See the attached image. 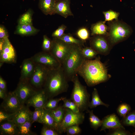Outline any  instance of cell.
<instances>
[{"label": "cell", "mask_w": 135, "mask_h": 135, "mask_svg": "<svg viewBox=\"0 0 135 135\" xmlns=\"http://www.w3.org/2000/svg\"><path fill=\"white\" fill-rule=\"evenodd\" d=\"M77 74L84 79L89 86L105 82L111 77L99 56L94 60H85L78 68Z\"/></svg>", "instance_id": "1"}, {"label": "cell", "mask_w": 135, "mask_h": 135, "mask_svg": "<svg viewBox=\"0 0 135 135\" xmlns=\"http://www.w3.org/2000/svg\"><path fill=\"white\" fill-rule=\"evenodd\" d=\"M68 82L61 66L58 69L48 70L42 88L49 99L67 92Z\"/></svg>", "instance_id": "2"}, {"label": "cell", "mask_w": 135, "mask_h": 135, "mask_svg": "<svg viewBox=\"0 0 135 135\" xmlns=\"http://www.w3.org/2000/svg\"><path fill=\"white\" fill-rule=\"evenodd\" d=\"M82 48L78 45L74 44L69 54L62 64L68 82L72 81L74 76L77 74L78 68L86 59L82 54Z\"/></svg>", "instance_id": "3"}, {"label": "cell", "mask_w": 135, "mask_h": 135, "mask_svg": "<svg viewBox=\"0 0 135 135\" xmlns=\"http://www.w3.org/2000/svg\"><path fill=\"white\" fill-rule=\"evenodd\" d=\"M108 27V32L106 36L112 47L128 39L133 32L129 25L118 20L109 22Z\"/></svg>", "instance_id": "4"}, {"label": "cell", "mask_w": 135, "mask_h": 135, "mask_svg": "<svg viewBox=\"0 0 135 135\" xmlns=\"http://www.w3.org/2000/svg\"><path fill=\"white\" fill-rule=\"evenodd\" d=\"M72 82L73 87L70 99L76 104L80 112L87 111L89 108L90 95L86 87L81 83L77 74L74 76Z\"/></svg>", "instance_id": "5"}, {"label": "cell", "mask_w": 135, "mask_h": 135, "mask_svg": "<svg viewBox=\"0 0 135 135\" xmlns=\"http://www.w3.org/2000/svg\"><path fill=\"white\" fill-rule=\"evenodd\" d=\"M74 45L67 43L59 38H53L50 52L62 64L69 54Z\"/></svg>", "instance_id": "6"}, {"label": "cell", "mask_w": 135, "mask_h": 135, "mask_svg": "<svg viewBox=\"0 0 135 135\" xmlns=\"http://www.w3.org/2000/svg\"><path fill=\"white\" fill-rule=\"evenodd\" d=\"M30 58L36 64L41 65L49 70L58 69L62 66L59 62L50 52H40Z\"/></svg>", "instance_id": "7"}, {"label": "cell", "mask_w": 135, "mask_h": 135, "mask_svg": "<svg viewBox=\"0 0 135 135\" xmlns=\"http://www.w3.org/2000/svg\"><path fill=\"white\" fill-rule=\"evenodd\" d=\"M65 108L64 118L57 130L60 134L65 132L66 129L70 126L82 124L84 119V114L83 112L76 113L69 109Z\"/></svg>", "instance_id": "8"}, {"label": "cell", "mask_w": 135, "mask_h": 135, "mask_svg": "<svg viewBox=\"0 0 135 135\" xmlns=\"http://www.w3.org/2000/svg\"><path fill=\"white\" fill-rule=\"evenodd\" d=\"M36 90L29 80H20L17 87L13 92L21 104L24 105Z\"/></svg>", "instance_id": "9"}, {"label": "cell", "mask_w": 135, "mask_h": 135, "mask_svg": "<svg viewBox=\"0 0 135 135\" xmlns=\"http://www.w3.org/2000/svg\"><path fill=\"white\" fill-rule=\"evenodd\" d=\"M90 46L98 54L104 56L110 53L112 48L106 35L93 36L90 38Z\"/></svg>", "instance_id": "10"}, {"label": "cell", "mask_w": 135, "mask_h": 135, "mask_svg": "<svg viewBox=\"0 0 135 135\" xmlns=\"http://www.w3.org/2000/svg\"><path fill=\"white\" fill-rule=\"evenodd\" d=\"M4 40L2 50L0 52V67L4 63H15L17 60L15 50L8 38L4 39Z\"/></svg>", "instance_id": "11"}, {"label": "cell", "mask_w": 135, "mask_h": 135, "mask_svg": "<svg viewBox=\"0 0 135 135\" xmlns=\"http://www.w3.org/2000/svg\"><path fill=\"white\" fill-rule=\"evenodd\" d=\"M3 100L0 110L11 115L24 105L21 104L13 91L7 94L6 97Z\"/></svg>", "instance_id": "12"}, {"label": "cell", "mask_w": 135, "mask_h": 135, "mask_svg": "<svg viewBox=\"0 0 135 135\" xmlns=\"http://www.w3.org/2000/svg\"><path fill=\"white\" fill-rule=\"evenodd\" d=\"M49 70L41 65L36 64L34 72L29 80L34 88L38 89L42 88Z\"/></svg>", "instance_id": "13"}, {"label": "cell", "mask_w": 135, "mask_h": 135, "mask_svg": "<svg viewBox=\"0 0 135 135\" xmlns=\"http://www.w3.org/2000/svg\"><path fill=\"white\" fill-rule=\"evenodd\" d=\"M47 96L42 88L36 90L26 101V106H32L35 109L43 108L48 100Z\"/></svg>", "instance_id": "14"}, {"label": "cell", "mask_w": 135, "mask_h": 135, "mask_svg": "<svg viewBox=\"0 0 135 135\" xmlns=\"http://www.w3.org/2000/svg\"><path fill=\"white\" fill-rule=\"evenodd\" d=\"M28 108L27 106L24 105L15 113L12 115L9 120H12L18 126L31 120L32 112Z\"/></svg>", "instance_id": "15"}, {"label": "cell", "mask_w": 135, "mask_h": 135, "mask_svg": "<svg viewBox=\"0 0 135 135\" xmlns=\"http://www.w3.org/2000/svg\"><path fill=\"white\" fill-rule=\"evenodd\" d=\"M102 120L100 131L107 129H111L118 127L124 128L118 117L114 113L105 116Z\"/></svg>", "instance_id": "16"}, {"label": "cell", "mask_w": 135, "mask_h": 135, "mask_svg": "<svg viewBox=\"0 0 135 135\" xmlns=\"http://www.w3.org/2000/svg\"><path fill=\"white\" fill-rule=\"evenodd\" d=\"M36 64L30 58L24 60L20 66V80H29L34 72Z\"/></svg>", "instance_id": "17"}, {"label": "cell", "mask_w": 135, "mask_h": 135, "mask_svg": "<svg viewBox=\"0 0 135 135\" xmlns=\"http://www.w3.org/2000/svg\"><path fill=\"white\" fill-rule=\"evenodd\" d=\"M70 0H60L56 1L54 11L55 14H58L65 18L73 16L70 6Z\"/></svg>", "instance_id": "18"}, {"label": "cell", "mask_w": 135, "mask_h": 135, "mask_svg": "<svg viewBox=\"0 0 135 135\" xmlns=\"http://www.w3.org/2000/svg\"><path fill=\"white\" fill-rule=\"evenodd\" d=\"M0 123V135H18V126L13 121L7 120Z\"/></svg>", "instance_id": "19"}, {"label": "cell", "mask_w": 135, "mask_h": 135, "mask_svg": "<svg viewBox=\"0 0 135 135\" xmlns=\"http://www.w3.org/2000/svg\"><path fill=\"white\" fill-rule=\"evenodd\" d=\"M56 1V0H39V8L46 15L54 14V8Z\"/></svg>", "instance_id": "20"}, {"label": "cell", "mask_w": 135, "mask_h": 135, "mask_svg": "<svg viewBox=\"0 0 135 135\" xmlns=\"http://www.w3.org/2000/svg\"><path fill=\"white\" fill-rule=\"evenodd\" d=\"M38 122L56 130L55 122L51 110L44 109L42 115Z\"/></svg>", "instance_id": "21"}, {"label": "cell", "mask_w": 135, "mask_h": 135, "mask_svg": "<svg viewBox=\"0 0 135 135\" xmlns=\"http://www.w3.org/2000/svg\"><path fill=\"white\" fill-rule=\"evenodd\" d=\"M39 31L32 24H18L14 33L22 36H29L34 34Z\"/></svg>", "instance_id": "22"}, {"label": "cell", "mask_w": 135, "mask_h": 135, "mask_svg": "<svg viewBox=\"0 0 135 135\" xmlns=\"http://www.w3.org/2000/svg\"><path fill=\"white\" fill-rule=\"evenodd\" d=\"M105 23L104 21H100L92 24L90 28L91 36L106 35L108 32V27Z\"/></svg>", "instance_id": "23"}, {"label": "cell", "mask_w": 135, "mask_h": 135, "mask_svg": "<svg viewBox=\"0 0 135 135\" xmlns=\"http://www.w3.org/2000/svg\"><path fill=\"white\" fill-rule=\"evenodd\" d=\"M51 110L55 122L56 130L57 131L58 128L64 118L66 108L62 106H60L56 109Z\"/></svg>", "instance_id": "24"}, {"label": "cell", "mask_w": 135, "mask_h": 135, "mask_svg": "<svg viewBox=\"0 0 135 135\" xmlns=\"http://www.w3.org/2000/svg\"><path fill=\"white\" fill-rule=\"evenodd\" d=\"M100 105L104 106L107 108L109 106V104L104 103L101 100L97 90L95 88L92 93V99L90 102L89 108H93Z\"/></svg>", "instance_id": "25"}, {"label": "cell", "mask_w": 135, "mask_h": 135, "mask_svg": "<svg viewBox=\"0 0 135 135\" xmlns=\"http://www.w3.org/2000/svg\"><path fill=\"white\" fill-rule=\"evenodd\" d=\"M31 120H29L24 123L17 126L18 130V135H35L31 131L32 124Z\"/></svg>", "instance_id": "26"}, {"label": "cell", "mask_w": 135, "mask_h": 135, "mask_svg": "<svg viewBox=\"0 0 135 135\" xmlns=\"http://www.w3.org/2000/svg\"><path fill=\"white\" fill-rule=\"evenodd\" d=\"M59 38L66 42L70 44L78 45L82 48L84 46V42L82 40L74 38L70 34H64Z\"/></svg>", "instance_id": "27"}, {"label": "cell", "mask_w": 135, "mask_h": 135, "mask_svg": "<svg viewBox=\"0 0 135 135\" xmlns=\"http://www.w3.org/2000/svg\"><path fill=\"white\" fill-rule=\"evenodd\" d=\"M89 114V120L90 126L94 130H97L101 126L102 120L94 113L93 110H88L87 111Z\"/></svg>", "instance_id": "28"}, {"label": "cell", "mask_w": 135, "mask_h": 135, "mask_svg": "<svg viewBox=\"0 0 135 135\" xmlns=\"http://www.w3.org/2000/svg\"><path fill=\"white\" fill-rule=\"evenodd\" d=\"M122 124L127 126H132L135 129V110L130 112L123 118Z\"/></svg>", "instance_id": "29"}, {"label": "cell", "mask_w": 135, "mask_h": 135, "mask_svg": "<svg viewBox=\"0 0 135 135\" xmlns=\"http://www.w3.org/2000/svg\"><path fill=\"white\" fill-rule=\"evenodd\" d=\"M62 100L63 102L62 106L64 108L69 109L76 113L81 112L76 104L70 99L62 97Z\"/></svg>", "instance_id": "30"}, {"label": "cell", "mask_w": 135, "mask_h": 135, "mask_svg": "<svg viewBox=\"0 0 135 135\" xmlns=\"http://www.w3.org/2000/svg\"><path fill=\"white\" fill-rule=\"evenodd\" d=\"M32 10L29 9L20 17L18 21V24H32Z\"/></svg>", "instance_id": "31"}, {"label": "cell", "mask_w": 135, "mask_h": 135, "mask_svg": "<svg viewBox=\"0 0 135 135\" xmlns=\"http://www.w3.org/2000/svg\"><path fill=\"white\" fill-rule=\"evenodd\" d=\"M82 52L84 56L86 59L87 60H92L96 58L98 54L90 46L82 48Z\"/></svg>", "instance_id": "32"}, {"label": "cell", "mask_w": 135, "mask_h": 135, "mask_svg": "<svg viewBox=\"0 0 135 135\" xmlns=\"http://www.w3.org/2000/svg\"><path fill=\"white\" fill-rule=\"evenodd\" d=\"M131 110L130 105L126 103L120 104L117 109V113L120 116L123 118L130 112Z\"/></svg>", "instance_id": "33"}, {"label": "cell", "mask_w": 135, "mask_h": 135, "mask_svg": "<svg viewBox=\"0 0 135 135\" xmlns=\"http://www.w3.org/2000/svg\"><path fill=\"white\" fill-rule=\"evenodd\" d=\"M62 97L53 98L48 99L45 104L44 108L52 110L56 109L58 106V104L59 102L62 100Z\"/></svg>", "instance_id": "34"}, {"label": "cell", "mask_w": 135, "mask_h": 135, "mask_svg": "<svg viewBox=\"0 0 135 135\" xmlns=\"http://www.w3.org/2000/svg\"><path fill=\"white\" fill-rule=\"evenodd\" d=\"M103 13L104 16L105 20L104 22H105L106 21H112L114 19L118 20L120 14L119 12L111 10L104 12Z\"/></svg>", "instance_id": "35"}, {"label": "cell", "mask_w": 135, "mask_h": 135, "mask_svg": "<svg viewBox=\"0 0 135 135\" xmlns=\"http://www.w3.org/2000/svg\"><path fill=\"white\" fill-rule=\"evenodd\" d=\"M110 132L108 134L110 135H133L129 131L126 130L125 128L118 127L110 129Z\"/></svg>", "instance_id": "36"}, {"label": "cell", "mask_w": 135, "mask_h": 135, "mask_svg": "<svg viewBox=\"0 0 135 135\" xmlns=\"http://www.w3.org/2000/svg\"><path fill=\"white\" fill-rule=\"evenodd\" d=\"M76 34L80 40L84 42L88 39L90 37L88 31L85 27L79 29L76 32Z\"/></svg>", "instance_id": "37"}, {"label": "cell", "mask_w": 135, "mask_h": 135, "mask_svg": "<svg viewBox=\"0 0 135 135\" xmlns=\"http://www.w3.org/2000/svg\"><path fill=\"white\" fill-rule=\"evenodd\" d=\"M44 108H38L35 109L32 112L31 120L32 123L34 122H38L43 114Z\"/></svg>", "instance_id": "38"}, {"label": "cell", "mask_w": 135, "mask_h": 135, "mask_svg": "<svg viewBox=\"0 0 135 135\" xmlns=\"http://www.w3.org/2000/svg\"><path fill=\"white\" fill-rule=\"evenodd\" d=\"M78 125H74L67 128L66 129L65 132L67 135H76L80 134L82 130Z\"/></svg>", "instance_id": "39"}, {"label": "cell", "mask_w": 135, "mask_h": 135, "mask_svg": "<svg viewBox=\"0 0 135 135\" xmlns=\"http://www.w3.org/2000/svg\"><path fill=\"white\" fill-rule=\"evenodd\" d=\"M52 40L49 38L46 35L43 36L42 48L43 51L50 52L51 47Z\"/></svg>", "instance_id": "40"}, {"label": "cell", "mask_w": 135, "mask_h": 135, "mask_svg": "<svg viewBox=\"0 0 135 135\" xmlns=\"http://www.w3.org/2000/svg\"><path fill=\"white\" fill-rule=\"evenodd\" d=\"M66 28L65 25H61L52 33V36L53 38H60L65 34L64 32Z\"/></svg>", "instance_id": "41"}, {"label": "cell", "mask_w": 135, "mask_h": 135, "mask_svg": "<svg viewBox=\"0 0 135 135\" xmlns=\"http://www.w3.org/2000/svg\"><path fill=\"white\" fill-rule=\"evenodd\" d=\"M60 134L55 130L43 126L40 132L41 135H58Z\"/></svg>", "instance_id": "42"}, {"label": "cell", "mask_w": 135, "mask_h": 135, "mask_svg": "<svg viewBox=\"0 0 135 135\" xmlns=\"http://www.w3.org/2000/svg\"><path fill=\"white\" fill-rule=\"evenodd\" d=\"M11 115L0 110V123L4 121L9 120Z\"/></svg>", "instance_id": "43"}, {"label": "cell", "mask_w": 135, "mask_h": 135, "mask_svg": "<svg viewBox=\"0 0 135 135\" xmlns=\"http://www.w3.org/2000/svg\"><path fill=\"white\" fill-rule=\"evenodd\" d=\"M8 32L4 26L2 25L0 26V38L5 39L8 38Z\"/></svg>", "instance_id": "44"}, {"label": "cell", "mask_w": 135, "mask_h": 135, "mask_svg": "<svg viewBox=\"0 0 135 135\" xmlns=\"http://www.w3.org/2000/svg\"><path fill=\"white\" fill-rule=\"evenodd\" d=\"M0 89L6 92V86L5 81L0 76Z\"/></svg>", "instance_id": "45"}, {"label": "cell", "mask_w": 135, "mask_h": 135, "mask_svg": "<svg viewBox=\"0 0 135 135\" xmlns=\"http://www.w3.org/2000/svg\"><path fill=\"white\" fill-rule=\"evenodd\" d=\"M7 94L1 89H0V98L3 100L6 97Z\"/></svg>", "instance_id": "46"}, {"label": "cell", "mask_w": 135, "mask_h": 135, "mask_svg": "<svg viewBox=\"0 0 135 135\" xmlns=\"http://www.w3.org/2000/svg\"><path fill=\"white\" fill-rule=\"evenodd\" d=\"M4 39L0 38V52L2 50L4 42Z\"/></svg>", "instance_id": "47"}, {"label": "cell", "mask_w": 135, "mask_h": 135, "mask_svg": "<svg viewBox=\"0 0 135 135\" xmlns=\"http://www.w3.org/2000/svg\"><path fill=\"white\" fill-rule=\"evenodd\" d=\"M133 135H135V132L133 133Z\"/></svg>", "instance_id": "48"}, {"label": "cell", "mask_w": 135, "mask_h": 135, "mask_svg": "<svg viewBox=\"0 0 135 135\" xmlns=\"http://www.w3.org/2000/svg\"><path fill=\"white\" fill-rule=\"evenodd\" d=\"M56 0V1H58V0Z\"/></svg>", "instance_id": "49"}]
</instances>
